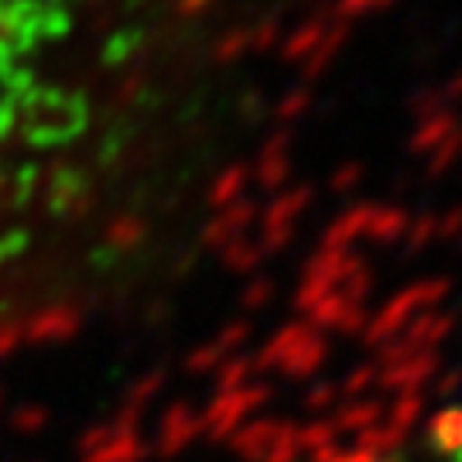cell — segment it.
<instances>
[{
  "label": "cell",
  "mask_w": 462,
  "mask_h": 462,
  "mask_svg": "<svg viewBox=\"0 0 462 462\" xmlns=\"http://www.w3.org/2000/svg\"><path fill=\"white\" fill-rule=\"evenodd\" d=\"M364 257L356 250H332V247H319L305 261L301 267V281L295 288V309L298 315H305L315 301H322L326 295L339 291L353 274L364 271Z\"/></svg>",
  "instance_id": "cell-1"
},
{
  "label": "cell",
  "mask_w": 462,
  "mask_h": 462,
  "mask_svg": "<svg viewBox=\"0 0 462 462\" xmlns=\"http://www.w3.org/2000/svg\"><path fill=\"white\" fill-rule=\"evenodd\" d=\"M315 202V189L312 185H288L274 192V199L267 202L261 216H257V240L267 254L274 250H284L291 240H295V230L301 223V216L309 213V206Z\"/></svg>",
  "instance_id": "cell-2"
},
{
  "label": "cell",
  "mask_w": 462,
  "mask_h": 462,
  "mask_svg": "<svg viewBox=\"0 0 462 462\" xmlns=\"http://www.w3.org/2000/svg\"><path fill=\"white\" fill-rule=\"evenodd\" d=\"M309 110H312V93H309V86H298V89L281 93V99L274 103V120H278L281 127H291Z\"/></svg>",
  "instance_id": "cell-24"
},
{
  "label": "cell",
  "mask_w": 462,
  "mask_h": 462,
  "mask_svg": "<svg viewBox=\"0 0 462 462\" xmlns=\"http://www.w3.org/2000/svg\"><path fill=\"white\" fill-rule=\"evenodd\" d=\"M429 448L442 462H462V401L429 418Z\"/></svg>",
  "instance_id": "cell-11"
},
{
  "label": "cell",
  "mask_w": 462,
  "mask_h": 462,
  "mask_svg": "<svg viewBox=\"0 0 462 462\" xmlns=\"http://www.w3.org/2000/svg\"><path fill=\"white\" fill-rule=\"evenodd\" d=\"M144 233H148L144 219H137V216H116L103 236H106V244L114 250H134L144 240Z\"/></svg>",
  "instance_id": "cell-22"
},
{
  "label": "cell",
  "mask_w": 462,
  "mask_h": 462,
  "mask_svg": "<svg viewBox=\"0 0 462 462\" xmlns=\"http://www.w3.org/2000/svg\"><path fill=\"white\" fill-rule=\"evenodd\" d=\"M329 24H332L329 14H319V17H305V21L295 24L291 32H284V38H281V45H278L281 59L301 69L305 62H309V55L319 49V42L326 38Z\"/></svg>",
  "instance_id": "cell-12"
},
{
  "label": "cell",
  "mask_w": 462,
  "mask_h": 462,
  "mask_svg": "<svg viewBox=\"0 0 462 462\" xmlns=\"http://www.w3.org/2000/svg\"><path fill=\"white\" fill-rule=\"evenodd\" d=\"M199 435H202V411L189 408V404H171L154 431V452L165 459H175L189 446H196Z\"/></svg>",
  "instance_id": "cell-7"
},
{
  "label": "cell",
  "mask_w": 462,
  "mask_h": 462,
  "mask_svg": "<svg viewBox=\"0 0 462 462\" xmlns=\"http://www.w3.org/2000/svg\"><path fill=\"white\" fill-rule=\"evenodd\" d=\"M250 165H230L223 168L219 175L213 179L209 185V192H206V202H209V209H226L233 202H240V199H247V189H250Z\"/></svg>",
  "instance_id": "cell-16"
},
{
  "label": "cell",
  "mask_w": 462,
  "mask_h": 462,
  "mask_svg": "<svg viewBox=\"0 0 462 462\" xmlns=\"http://www.w3.org/2000/svg\"><path fill=\"white\" fill-rule=\"evenodd\" d=\"M301 456H305V452H301V442H298V425L281 421L278 435L271 439V446H267V452L261 456V462H298Z\"/></svg>",
  "instance_id": "cell-23"
},
{
  "label": "cell",
  "mask_w": 462,
  "mask_h": 462,
  "mask_svg": "<svg viewBox=\"0 0 462 462\" xmlns=\"http://www.w3.org/2000/svg\"><path fill=\"white\" fill-rule=\"evenodd\" d=\"M21 346H24V339H21V322H7V326H0V360L14 356Z\"/></svg>",
  "instance_id": "cell-33"
},
{
  "label": "cell",
  "mask_w": 462,
  "mask_h": 462,
  "mask_svg": "<svg viewBox=\"0 0 462 462\" xmlns=\"http://www.w3.org/2000/svg\"><path fill=\"white\" fill-rule=\"evenodd\" d=\"M370 213H374V206H366V202L343 209V213L326 226L319 247L353 250V244H356V240H366V233H370Z\"/></svg>",
  "instance_id": "cell-13"
},
{
  "label": "cell",
  "mask_w": 462,
  "mask_h": 462,
  "mask_svg": "<svg viewBox=\"0 0 462 462\" xmlns=\"http://www.w3.org/2000/svg\"><path fill=\"white\" fill-rule=\"evenodd\" d=\"M301 319H305L315 332L332 336V332H364L370 315H366L364 301H356V298L346 295V291L339 288V291L326 295L322 301H315Z\"/></svg>",
  "instance_id": "cell-4"
},
{
  "label": "cell",
  "mask_w": 462,
  "mask_h": 462,
  "mask_svg": "<svg viewBox=\"0 0 462 462\" xmlns=\"http://www.w3.org/2000/svg\"><path fill=\"white\" fill-rule=\"evenodd\" d=\"M165 391V374H148V377H141L134 383L127 397H124V404H120V414H127V418H137V421H144V411H148V404L154 397Z\"/></svg>",
  "instance_id": "cell-21"
},
{
  "label": "cell",
  "mask_w": 462,
  "mask_h": 462,
  "mask_svg": "<svg viewBox=\"0 0 462 462\" xmlns=\"http://www.w3.org/2000/svg\"><path fill=\"white\" fill-rule=\"evenodd\" d=\"M329 360V336H322V332H312L301 346L281 364V377H291V380H309L315 377L322 366Z\"/></svg>",
  "instance_id": "cell-15"
},
{
  "label": "cell",
  "mask_w": 462,
  "mask_h": 462,
  "mask_svg": "<svg viewBox=\"0 0 462 462\" xmlns=\"http://www.w3.org/2000/svg\"><path fill=\"white\" fill-rule=\"evenodd\" d=\"M49 418L51 414L42 408V404H21L14 414H11V425H14V431H21V435H38V431L49 429Z\"/></svg>",
  "instance_id": "cell-27"
},
{
  "label": "cell",
  "mask_w": 462,
  "mask_h": 462,
  "mask_svg": "<svg viewBox=\"0 0 462 462\" xmlns=\"http://www.w3.org/2000/svg\"><path fill=\"white\" fill-rule=\"evenodd\" d=\"M219 257H223V267L233 271V274H254L257 267L264 264L267 250L261 247V240L250 233V236H240V240H233L230 247L219 250Z\"/></svg>",
  "instance_id": "cell-19"
},
{
  "label": "cell",
  "mask_w": 462,
  "mask_h": 462,
  "mask_svg": "<svg viewBox=\"0 0 462 462\" xmlns=\"http://www.w3.org/2000/svg\"><path fill=\"white\" fill-rule=\"evenodd\" d=\"M267 397H271V391L257 387V383L236 387V391H216V397L202 411V435H209L216 442H230L233 431L261 411Z\"/></svg>",
  "instance_id": "cell-3"
},
{
  "label": "cell",
  "mask_w": 462,
  "mask_h": 462,
  "mask_svg": "<svg viewBox=\"0 0 462 462\" xmlns=\"http://www.w3.org/2000/svg\"><path fill=\"white\" fill-rule=\"evenodd\" d=\"M83 329V312L72 305H49L42 312H34L28 322H21V339L24 346H55L69 343Z\"/></svg>",
  "instance_id": "cell-5"
},
{
  "label": "cell",
  "mask_w": 462,
  "mask_h": 462,
  "mask_svg": "<svg viewBox=\"0 0 462 462\" xmlns=\"http://www.w3.org/2000/svg\"><path fill=\"white\" fill-rule=\"evenodd\" d=\"M247 339H250V322H230L216 339H209V343H202L199 349L189 353L185 370L196 374V377H202V374H216L230 356H236V349L244 346Z\"/></svg>",
  "instance_id": "cell-9"
},
{
  "label": "cell",
  "mask_w": 462,
  "mask_h": 462,
  "mask_svg": "<svg viewBox=\"0 0 462 462\" xmlns=\"http://www.w3.org/2000/svg\"><path fill=\"white\" fill-rule=\"evenodd\" d=\"M148 452L151 448L141 429H120L116 421H110V435L99 446L79 452V462H144Z\"/></svg>",
  "instance_id": "cell-10"
},
{
  "label": "cell",
  "mask_w": 462,
  "mask_h": 462,
  "mask_svg": "<svg viewBox=\"0 0 462 462\" xmlns=\"http://www.w3.org/2000/svg\"><path fill=\"white\" fill-rule=\"evenodd\" d=\"M380 418H383V408H380L377 401H370V397H356V401H349V404H339L336 411L329 414V421L336 425V431L343 435H360V431L374 429Z\"/></svg>",
  "instance_id": "cell-17"
},
{
  "label": "cell",
  "mask_w": 462,
  "mask_h": 462,
  "mask_svg": "<svg viewBox=\"0 0 462 462\" xmlns=\"http://www.w3.org/2000/svg\"><path fill=\"white\" fill-rule=\"evenodd\" d=\"M271 298H274V281H271V278H254L247 288H244L240 301H244V309H250V312H254V309L267 305Z\"/></svg>",
  "instance_id": "cell-31"
},
{
  "label": "cell",
  "mask_w": 462,
  "mask_h": 462,
  "mask_svg": "<svg viewBox=\"0 0 462 462\" xmlns=\"http://www.w3.org/2000/svg\"><path fill=\"white\" fill-rule=\"evenodd\" d=\"M356 182H360V165H339L329 175V189L336 192V196L349 192V189H353Z\"/></svg>",
  "instance_id": "cell-32"
},
{
  "label": "cell",
  "mask_w": 462,
  "mask_h": 462,
  "mask_svg": "<svg viewBox=\"0 0 462 462\" xmlns=\"http://www.w3.org/2000/svg\"><path fill=\"white\" fill-rule=\"evenodd\" d=\"M0 408H4V391H0Z\"/></svg>",
  "instance_id": "cell-36"
},
{
  "label": "cell",
  "mask_w": 462,
  "mask_h": 462,
  "mask_svg": "<svg viewBox=\"0 0 462 462\" xmlns=\"http://www.w3.org/2000/svg\"><path fill=\"white\" fill-rule=\"evenodd\" d=\"M288 179H291V131L281 127L257 151L250 165V182L261 185L264 192H281L288 189Z\"/></svg>",
  "instance_id": "cell-6"
},
{
  "label": "cell",
  "mask_w": 462,
  "mask_h": 462,
  "mask_svg": "<svg viewBox=\"0 0 462 462\" xmlns=\"http://www.w3.org/2000/svg\"><path fill=\"white\" fill-rule=\"evenodd\" d=\"M346 38H349V28L346 24H339V21H332L329 32H326V38L319 42V49L309 55V62L301 66V76L305 79H319V76H326L332 69V62L343 55V49H346Z\"/></svg>",
  "instance_id": "cell-18"
},
{
  "label": "cell",
  "mask_w": 462,
  "mask_h": 462,
  "mask_svg": "<svg viewBox=\"0 0 462 462\" xmlns=\"http://www.w3.org/2000/svg\"><path fill=\"white\" fill-rule=\"evenodd\" d=\"M247 55H257V24H244V28L219 34V42H216V59L219 62H240Z\"/></svg>",
  "instance_id": "cell-20"
},
{
  "label": "cell",
  "mask_w": 462,
  "mask_h": 462,
  "mask_svg": "<svg viewBox=\"0 0 462 462\" xmlns=\"http://www.w3.org/2000/svg\"><path fill=\"white\" fill-rule=\"evenodd\" d=\"M336 462H380V456H374L370 448H364V446H356V442H353V446L343 448V452L336 456Z\"/></svg>",
  "instance_id": "cell-35"
},
{
  "label": "cell",
  "mask_w": 462,
  "mask_h": 462,
  "mask_svg": "<svg viewBox=\"0 0 462 462\" xmlns=\"http://www.w3.org/2000/svg\"><path fill=\"white\" fill-rule=\"evenodd\" d=\"M278 429H281L278 418H250V421H244L240 429L233 431L226 446L233 448L236 459L261 462V456L267 452V446H271V439L278 435Z\"/></svg>",
  "instance_id": "cell-14"
},
{
  "label": "cell",
  "mask_w": 462,
  "mask_h": 462,
  "mask_svg": "<svg viewBox=\"0 0 462 462\" xmlns=\"http://www.w3.org/2000/svg\"><path fill=\"white\" fill-rule=\"evenodd\" d=\"M257 202L254 199H240V202H233L226 209H216L213 219L206 223V230H202V244L213 250H223L230 247L233 240H240V236H250L254 226H257Z\"/></svg>",
  "instance_id": "cell-8"
},
{
  "label": "cell",
  "mask_w": 462,
  "mask_h": 462,
  "mask_svg": "<svg viewBox=\"0 0 462 462\" xmlns=\"http://www.w3.org/2000/svg\"><path fill=\"white\" fill-rule=\"evenodd\" d=\"M374 383H377V366H356V370L339 383V391L356 401V397L370 394V387H374Z\"/></svg>",
  "instance_id": "cell-30"
},
{
  "label": "cell",
  "mask_w": 462,
  "mask_h": 462,
  "mask_svg": "<svg viewBox=\"0 0 462 462\" xmlns=\"http://www.w3.org/2000/svg\"><path fill=\"white\" fill-rule=\"evenodd\" d=\"M380 462H391V459H380Z\"/></svg>",
  "instance_id": "cell-37"
},
{
  "label": "cell",
  "mask_w": 462,
  "mask_h": 462,
  "mask_svg": "<svg viewBox=\"0 0 462 462\" xmlns=\"http://www.w3.org/2000/svg\"><path fill=\"white\" fill-rule=\"evenodd\" d=\"M401 213L394 209H380L374 206V213H370V233H366V240H394L397 233H401Z\"/></svg>",
  "instance_id": "cell-28"
},
{
  "label": "cell",
  "mask_w": 462,
  "mask_h": 462,
  "mask_svg": "<svg viewBox=\"0 0 462 462\" xmlns=\"http://www.w3.org/2000/svg\"><path fill=\"white\" fill-rule=\"evenodd\" d=\"M254 374H257L254 356H230L226 364L216 370V391H236V387H247Z\"/></svg>",
  "instance_id": "cell-25"
},
{
  "label": "cell",
  "mask_w": 462,
  "mask_h": 462,
  "mask_svg": "<svg viewBox=\"0 0 462 462\" xmlns=\"http://www.w3.org/2000/svg\"><path fill=\"white\" fill-rule=\"evenodd\" d=\"M175 4V14L185 17V21H196V17L209 14L216 7V0H171Z\"/></svg>",
  "instance_id": "cell-34"
},
{
  "label": "cell",
  "mask_w": 462,
  "mask_h": 462,
  "mask_svg": "<svg viewBox=\"0 0 462 462\" xmlns=\"http://www.w3.org/2000/svg\"><path fill=\"white\" fill-rule=\"evenodd\" d=\"M339 397H343L339 383H315V387H309V394H305V408L322 414L336 411L339 408Z\"/></svg>",
  "instance_id": "cell-29"
},
{
  "label": "cell",
  "mask_w": 462,
  "mask_h": 462,
  "mask_svg": "<svg viewBox=\"0 0 462 462\" xmlns=\"http://www.w3.org/2000/svg\"><path fill=\"white\" fill-rule=\"evenodd\" d=\"M387 4H391V0H332L329 17L349 28V21L366 17V14H377L380 7H387Z\"/></svg>",
  "instance_id": "cell-26"
}]
</instances>
